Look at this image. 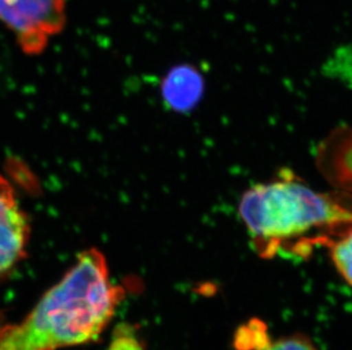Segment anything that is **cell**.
I'll return each mask as SVG.
<instances>
[{
	"label": "cell",
	"mask_w": 352,
	"mask_h": 350,
	"mask_svg": "<svg viewBox=\"0 0 352 350\" xmlns=\"http://www.w3.org/2000/svg\"><path fill=\"white\" fill-rule=\"evenodd\" d=\"M239 213L263 258H307L352 230V200L310 188L289 171L244 192Z\"/></svg>",
	"instance_id": "cell-1"
},
{
	"label": "cell",
	"mask_w": 352,
	"mask_h": 350,
	"mask_svg": "<svg viewBox=\"0 0 352 350\" xmlns=\"http://www.w3.org/2000/svg\"><path fill=\"white\" fill-rule=\"evenodd\" d=\"M124 296L96 248L78 255L22 322L0 329V350H57L100 337Z\"/></svg>",
	"instance_id": "cell-2"
},
{
	"label": "cell",
	"mask_w": 352,
	"mask_h": 350,
	"mask_svg": "<svg viewBox=\"0 0 352 350\" xmlns=\"http://www.w3.org/2000/svg\"><path fill=\"white\" fill-rule=\"evenodd\" d=\"M0 22L13 32L24 54L36 56L67 25L65 0H0Z\"/></svg>",
	"instance_id": "cell-3"
},
{
	"label": "cell",
	"mask_w": 352,
	"mask_h": 350,
	"mask_svg": "<svg viewBox=\"0 0 352 350\" xmlns=\"http://www.w3.org/2000/svg\"><path fill=\"white\" fill-rule=\"evenodd\" d=\"M30 230L14 189L0 174V281L6 280L25 257Z\"/></svg>",
	"instance_id": "cell-4"
},
{
	"label": "cell",
	"mask_w": 352,
	"mask_h": 350,
	"mask_svg": "<svg viewBox=\"0 0 352 350\" xmlns=\"http://www.w3.org/2000/svg\"><path fill=\"white\" fill-rule=\"evenodd\" d=\"M206 82L202 74L192 65H177L166 73L161 83L163 102L171 110H193L202 100Z\"/></svg>",
	"instance_id": "cell-5"
},
{
	"label": "cell",
	"mask_w": 352,
	"mask_h": 350,
	"mask_svg": "<svg viewBox=\"0 0 352 350\" xmlns=\"http://www.w3.org/2000/svg\"><path fill=\"white\" fill-rule=\"evenodd\" d=\"M272 340L266 324L254 318L236 330L234 347L236 350H261Z\"/></svg>",
	"instance_id": "cell-6"
},
{
	"label": "cell",
	"mask_w": 352,
	"mask_h": 350,
	"mask_svg": "<svg viewBox=\"0 0 352 350\" xmlns=\"http://www.w3.org/2000/svg\"><path fill=\"white\" fill-rule=\"evenodd\" d=\"M329 256L341 278L352 285V230L329 246Z\"/></svg>",
	"instance_id": "cell-7"
},
{
	"label": "cell",
	"mask_w": 352,
	"mask_h": 350,
	"mask_svg": "<svg viewBox=\"0 0 352 350\" xmlns=\"http://www.w3.org/2000/svg\"><path fill=\"white\" fill-rule=\"evenodd\" d=\"M261 350H319L309 338L301 334H291L287 337L272 340L267 347Z\"/></svg>",
	"instance_id": "cell-8"
}]
</instances>
